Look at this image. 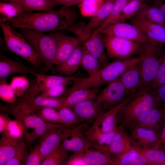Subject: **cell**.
<instances>
[{
	"label": "cell",
	"mask_w": 165,
	"mask_h": 165,
	"mask_svg": "<svg viewBox=\"0 0 165 165\" xmlns=\"http://www.w3.org/2000/svg\"><path fill=\"white\" fill-rule=\"evenodd\" d=\"M76 9L73 7L46 12L22 14L10 20L13 28H26L40 32L68 30L78 18Z\"/></svg>",
	"instance_id": "cell-1"
},
{
	"label": "cell",
	"mask_w": 165,
	"mask_h": 165,
	"mask_svg": "<svg viewBox=\"0 0 165 165\" xmlns=\"http://www.w3.org/2000/svg\"><path fill=\"white\" fill-rule=\"evenodd\" d=\"M3 107L6 112L19 121L24 127V137L30 148L34 142L47 130L65 125L51 123L38 115L22 97L14 104ZM32 150V149H31Z\"/></svg>",
	"instance_id": "cell-2"
},
{
	"label": "cell",
	"mask_w": 165,
	"mask_h": 165,
	"mask_svg": "<svg viewBox=\"0 0 165 165\" xmlns=\"http://www.w3.org/2000/svg\"><path fill=\"white\" fill-rule=\"evenodd\" d=\"M162 107L161 102L154 89L138 90L119 111L118 123L128 128L141 114L153 108Z\"/></svg>",
	"instance_id": "cell-3"
},
{
	"label": "cell",
	"mask_w": 165,
	"mask_h": 165,
	"mask_svg": "<svg viewBox=\"0 0 165 165\" xmlns=\"http://www.w3.org/2000/svg\"><path fill=\"white\" fill-rule=\"evenodd\" d=\"M19 29L20 33L43 63L45 68L42 73L45 74L53 66L61 33L45 34L31 29Z\"/></svg>",
	"instance_id": "cell-4"
},
{
	"label": "cell",
	"mask_w": 165,
	"mask_h": 165,
	"mask_svg": "<svg viewBox=\"0 0 165 165\" xmlns=\"http://www.w3.org/2000/svg\"><path fill=\"white\" fill-rule=\"evenodd\" d=\"M7 21L0 22L7 48L31 63L42 73L44 64L23 36L15 31Z\"/></svg>",
	"instance_id": "cell-5"
},
{
	"label": "cell",
	"mask_w": 165,
	"mask_h": 165,
	"mask_svg": "<svg viewBox=\"0 0 165 165\" xmlns=\"http://www.w3.org/2000/svg\"><path fill=\"white\" fill-rule=\"evenodd\" d=\"M162 46L154 44L148 41L142 44L139 53L141 83L139 90L151 89V84L156 75L163 53Z\"/></svg>",
	"instance_id": "cell-6"
},
{
	"label": "cell",
	"mask_w": 165,
	"mask_h": 165,
	"mask_svg": "<svg viewBox=\"0 0 165 165\" xmlns=\"http://www.w3.org/2000/svg\"><path fill=\"white\" fill-rule=\"evenodd\" d=\"M102 35L106 53L109 58L124 60L139 53L142 44L116 36Z\"/></svg>",
	"instance_id": "cell-7"
},
{
	"label": "cell",
	"mask_w": 165,
	"mask_h": 165,
	"mask_svg": "<svg viewBox=\"0 0 165 165\" xmlns=\"http://www.w3.org/2000/svg\"><path fill=\"white\" fill-rule=\"evenodd\" d=\"M129 95L119 77L107 84L97 96L96 101L105 112L113 108Z\"/></svg>",
	"instance_id": "cell-8"
},
{
	"label": "cell",
	"mask_w": 165,
	"mask_h": 165,
	"mask_svg": "<svg viewBox=\"0 0 165 165\" xmlns=\"http://www.w3.org/2000/svg\"><path fill=\"white\" fill-rule=\"evenodd\" d=\"M130 40L141 44L148 41L145 34L138 27L124 22L116 21L108 25L100 32Z\"/></svg>",
	"instance_id": "cell-9"
},
{
	"label": "cell",
	"mask_w": 165,
	"mask_h": 165,
	"mask_svg": "<svg viewBox=\"0 0 165 165\" xmlns=\"http://www.w3.org/2000/svg\"><path fill=\"white\" fill-rule=\"evenodd\" d=\"M90 123L86 122L69 128L64 135L61 145L66 150L74 153H82L89 148L85 133Z\"/></svg>",
	"instance_id": "cell-10"
},
{
	"label": "cell",
	"mask_w": 165,
	"mask_h": 165,
	"mask_svg": "<svg viewBox=\"0 0 165 165\" xmlns=\"http://www.w3.org/2000/svg\"><path fill=\"white\" fill-rule=\"evenodd\" d=\"M35 80L30 84L27 91L30 96H35L61 83L68 81L74 82L80 78L75 75L69 76L47 75L40 73H37Z\"/></svg>",
	"instance_id": "cell-11"
},
{
	"label": "cell",
	"mask_w": 165,
	"mask_h": 165,
	"mask_svg": "<svg viewBox=\"0 0 165 165\" xmlns=\"http://www.w3.org/2000/svg\"><path fill=\"white\" fill-rule=\"evenodd\" d=\"M73 126L64 125L52 128L40 137L38 145L42 161L47 156L60 146L66 132L69 128Z\"/></svg>",
	"instance_id": "cell-12"
},
{
	"label": "cell",
	"mask_w": 165,
	"mask_h": 165,
	"mask_svg": "<svg viewBox=\"0 0 165 165\" xmlns=\"http://www.w3.org/2000/svg\"><path fill=\"white\" fill-rule=\"evenodd\" d=\"M130 20L145 34L149 41L157 45H165V26L152 23L139 14Z\"/></svg>",
	"instance_id": "cell-13"
},
{
	"label": "cell",
	"mask_w": 165,
	"mask_h": 165,
	"mask_svg": "<svg viewBox=\"0 0 165 165\" xmlns=\"http://www.w3.org/2000/svg\"><path fill=\"white\" fill-rule=\"evenodd\" d=\"M165 124V109L157 108L150 109L139 116L128 128L142 127L160 131Z\"/></svg>",
	"instance_id": "cell-14"
},
{
	"label": "cell",
	"mask_w": 165,
	"mask_h": 165,
	"mask_svg": "<svg viewBox=\"0 0 165 165\" xmlns=\"http://www.w3.org/2000/svg\"><path fill=\"white\" fill-rule=\"evenodd\" d=\"M129 130V135L134 147L143 149L157 148L160 131L140 127Z\"/></svg>",
	"instance_id": "cell-15"
},
{
	"label": "cell",
	"mask_w": 165,
	"mask_h": 165,
	"mask_svg": "<svg viewBox=\"0 0 165 165\" xmlns=\"http://www.w3.org/2000/svg\"><path fill=\"white\" fill-rule=\"evenodd\" d=\"M132 95L127 97L112 109L102 113L89 128L105 133L116 130L118 127L117 119L118 113L127 103Z\"/></svg>",
	"instance_id": "cell-16"
},
{
	"label": "cell",
	"mask_w": 165,
	"mask_h": 165,
	"mask_svg": "<svg viewBox=\"0 0 165 165\" xmlns=\"http://www.w3.org/2000/svg\"><path fill=\"white\" fill-rule=\"evenodd\" d=\"M38 73H40V71L35 67L28 66L20 61L0 54V79H6L10 76L17 74H30L35 76Z\"/></svg>",
	"instance_id": "cell-17"
},
{
	"label": "cell",
	"mask_w": 165,
	"mask_h": 165,
	"mask_svg": "<svg viewBox=\"0 0 165 165\" xmlns=\"http://www.w3.org/2000/svg\"><path fill=\"white\" fill-rule=\"evenodd\" d=\"M116 0H104L100 8L93 15L88 23L80 28L78 36L82 37L84 40L95 28L100 25L109 16Z\"/></svg>",
	"instance_id": "cell-18"
},
{
	"label": "cell",
	"mask_w": 165,
	"mask_h": 165,
	"mask_svg": "<svg viewBox=\"0 0 165 165\" xmlns=\"http://www.w3.org/2000/svg\"><path fill=\"white\" fill-rule=\"evenodd\" d=\"M129 135L122 125L118 126L116 134L105 153L109 156L113 160L116 156L134 148Z\"/></svg>",
	"instance_id": "cell-19"
},
{
	"label": "cell",
	"mask_w": 165,
	"mask_h": 165,
	"mask_svg": "<svg viewBox=\"0 0 165 165\" xmlns=\"http://www.w3.org/2000/svg\"><path fill=\"white\" fill-rule=\"evenodd\" d=\"M102 34L93 30L89 36L82 41L87 50L99 61L101 68L108 63V57L105 53V47Z\"/></svg>",
	"instance_id": "cell-20"
},
{
	"label": "cell",
	"mask_w": 165,
	"mask_h": 165,
	"mask_svg": "<svg viewBox=\"0 0 165 165\" xmlns=\"http://www.w3.org/2000/svg\"><path fill=\"white\" fill-rule=\"evenodd\" d=\"M82 41V39L81 37H74L61 33L53 66L60 64L64 62Z\"/></svg>",
	"instance_id": "cell-21"
},
{
	"label": "cell",
	"mask_w": 165,
	"mask_h": 165,
	"mask_svg": "<svg viewBox=\"0 0 165 165\" xmlns=\"http://www.w3.org/2000/svg\"><path fill=\"white\" fill-rule=\"evenodd\" d=\"M70 108L83 122L91 123L105 112L94 99L84 101Z\"/></svg>",
	"instance_id": "cell-22"
},
{
	"label": "cell",
	"mask_w": 165,
	"mask_h": 165,
	"mask_svg": "<svg viewBox=\"0 0 165 165\" xmlns=\"http://www.w3.org/2000/svg\"><path fill=\"white\" fill-rule=\"evenodd\" d=\"M83 42L76 46L68 57L62 63L55 65V71L60 75H73L80 66L83 51Z\"/></svg>",
	"instance_id": "cell-23"
},
{
	"label": "cell",
	"mask_w": 165,
	"mask_h": 165,
	"mask_svg": "<svg viewBox=\"0 0 165 165\" xmlns=\"http://www.w3.org/2000/svg\"><path fill=\"white\" fill-rule=\"evenodd\" d=\"M116 130L105 133L89 128L85 132V137L89 148L92 147L96 150L105 153L114 136Z\"/></svg>",
	"instance_id": "cell-24"
},
{
	"label": "cell",
	"mask_w": 165,
	"mask_h": 165,
	"mask_svg": "<svg viewBox=\"0 0 165 165\" xmlns=\"http://www.w3.org/2000/svg\"><path fill=\"white\" fill-rule=\"evenodd\" d=\"M2 134L0 140V165H5L13 157L24 142L22 138H14Z\"/></svg>",
	"instance_id": "cell-25"
},
{
	"label": "cell",
	"mask_w": 165,
	"mask_h": 165,
	"mask_svg": "<svg viewBox=\"0 0 165 165\" xmlns=\"http://www.w3.org/2000/svg\"><path fill=\"white\" fill-rule=\"evenodd\" d=\"M139 62L128 69L119 77L129 95L135 94L140 87L141 75Z\"/></svg>",
	"instance_id": "cell-26"
},
{
	"label": "cell",
	"mask_w": 165,
	"mask_h": 165,
	"mask_svg": "<svg viewBox=\"0 0 165 165\" xmlns=\"http://www.w3.org/2000/svg\"><path fill=\"white\" fill-rule=\"evenodd\" d=\"M97 92L90 88L80 89L70 92L67 91L62 96L64 107L71 108L84 101L94 99Z\"/></svg>",
	"instance_id": "cell-27"
},
{
	"label": "cell",
	"mask_w": 165,
	"mask_h": 165,
	"mask_svg": "<svg viewBox=\"0 0 165 165\" xmlns=\"http://www.w3.org/2000/svg\"><path fill=\"white\" fill-rule=\"evenodd\" d=\"M27 13L29 12L21 1L0 3V22L7 21Z\"/></svg>",
	"instance_id": "cell-28"
},
{
	"label": "cell",
	"mask_w": 165,
	"mask_h": 165,
	"mask_svg": "<svg viewBox=\"0 0 165 165\" xmlns=\"http://www.w3.org/2000/svg\"><path fill=\"white\" fill-rule=\"evenodd\" d=\"M81 154L86 165H115L110 156L96 149L89 148Z\"/></svg>",
	"instance_id": "cell-29"
},
{
	"label": "cell",
	"mask_w": 165,
	"mask_h": 165,
	"mask_svg": "<svg viewBox=\"0 0 165 165\" xmlns=\"http://www.w3.org/2000/svg\"><path fill=\"white\" fill-rule=\"evenodd\" d=\"M30 105L35 107H48L55 108L57 110L64 107L63 97L54 98L41 96L33 97L21 96Z\"/></svg>",
	"instance_id": "cell-30"
},
{
	"label": "cell",
	"mask_w": 165,
	"mask_h": 165,
	"mask_svg": "<svg viewBox=\"0 0 165 165\" xmlns=\"http://www.w3.org/2000/svg\"><path fill=\"white\" fill-rule=\"evenodd\" d=\"M80 66L87 72L90 77L95 76L102 68L98 60L89 52L84 45Z\"/></svg>",
	"instance_id": "cell-31"
},
{
	"label": "cell",
	"mask_w": 165,
	"mask_h": 165,
	"mask_svg": "<svg viewBox=\"0 0 165 165\" xmlns=\"http://www.w3.org/2000/svg\"><path fill=\"white\" fill-rule=\"evenodd\" d=\"M138 14L152 23L165 26V16L156 6L146 3Z\"/></svg>",
	"instance_id": "cell-32"
},
{
	"label": "cell",
	"mask_w": 165,
	"mask_h": 165,
	"mask_svg": "<svg viewBox=\"0 0 165 165\" xmlns=\"http://www.w3.org/2000/svg\"><path fill=\"white\" fill-rule=\"evenodd\" d=\"M29 13L33 11L46 12L54 10L53 0H22Z\"/></svg>",
	"instance_id": "cell-33"
},
{
	"label": "cell",
	"mask_w": 165,
	"mask_h": 165,
	"mask_svg": "<svg viewBox=\"0 0 165 165\" xmlns=\"http://www.w3.org/2000/svg\"><path fill=\"white\" fill-rule=\"evenodd\" d=\"M132 0H116L108 17L95 30L100 32L105 27L113 22L118 21L121 12L125 6Z\"/></svg>",
	"instance_id": "cell-34"
},
{
	"label": "cell",
	"mask_w": 165,
	"mask_h": 165,
	"mask_svg": "<svg viewBox=\"0 0 165 165\" xmlns=\"http://www.w3.org/2000/svg\"><path fill=\"white\" fill-rule=\"evenodd\" d=\"M146 4L145 0H132L123 9L118 21L124 22L135 16Z\"/></svg>",
	"instance_id": "cell-35"
},
{
	"label": "cell",
	"mask_w": 165,
	"mask_h": 165,
	"mask_svg": "<svg viewBox=\"0 0 165 165\" xmlns=\"http://www.w3.org/2000/svg\"><path fill=\"white\" fill-rule=\"evenodd\" d=\"M69 157L68 151L61 145L47 156L41 165H59L63 163Z\"/></svg>",
	"instance_id": "cell-36"
},
{
	"label": "cell",
	"mask_w": 165,
	"mask_h": 165,
	"mask_svg": "<svg viewBox=\"0 0 165 165\" xmlns=\"http://www.w3.org/2000/svg\"><path fill=\"white\" fill-rule=\"evenodd\" d=\"M31 106L38 115L48 122L53 124H63L57 110L48 107Z\"/></svg>",
	"instance_id": "cell-37"
},
{
	"label": "cell",
	"mask_w": 165,
	"mask_h": 165,
	"mask_svg": "<svg viewBox=\"0 0 165 165\" xmlns=\"http://www.w3.org/2000/svg\"><path fill=\"white\" fill-rule=\"evenodd\" d=\"M134 148L138 153L146 157L154 165H165V152L163 151L155 148L143 149Z\"/></svg>",
	"instance_id": "cell-38"
},
{
	"label": "cell",
	"mask_w": 165,
	"mask_h": 165,
	"mask_svg": "<svg viewBox=\"0 0 165 165\" xmlns=\"http://www.w3.org/2000/svg\"><path fill=\"white\" fill-rule=\"evenodd\" d=\"M63 124L68 126L84 122L79 119L70 108L63 107L58 110Z\"/></svg>",
	"instance_id": "cell-39"
},
{
	"label": "cell",
	"mask_w": 165,
	"mask_h": 165,
	"mask_svg": "<svg viewBox=\"0 0 165 165\" xmlns=\"http://www.w3.org/2000/svg\"><path fill=\"white\" fill-rule=\"evenodd\" d=\"M10 85L16 96L19 97L23 95L29 88V82L24 76L13 77Z\"/></svg>",
	"instance_id": "cell-40"
},
{
	"label": "cell",
	"mask_w": 165,
	"mask_h": 165,
	"mask_svg": "<svg viewBox=\"0 0 165 165\" xmlns=\"http://www.w3.org/2000/svg\"><path fill=\"white\" fill-rule=\"evenodd\" d=\"M24 130L23 125L19 121L10 119L8 122L5 134L13 138H22L24 136Z\"/></svg>",
	"instance_id": "cell-41"
},
{
	"label": "cell",
	"mask_w": 165,
	"mask_h": 165,
	"mask_svg": "<svg viewBox=\"0 0 165 165\" xmlns=\"http://www.w3.org/2000/svg\"><path fill=\"white\" fill-rule=\"evenodd\" d=\"M6 79H0V97L3 101L12 104L16 101V95Z\"/></svg>",
	"instance_id": "cell-42"
},
{
	"label": "cell",
	"mask_w": 165,
	"mask_h": 165,
	"mask_svg": "<svg viewBox=\"0 0 165 165\" xmlns=\"http://www.w3.org/2000/svg\"><path fill=\"white\" fill-rule=\"evenodd\" d=\"M73 82H66L41 93L39 95L47 97L57 98L62 97L67 90V86L71 84Z\"/></svg>",
	"instance_id": "cell-43"
},
{
	"label": "cell",
	"mask_w": 165,
	"mask_h": 165,
	"mask_svg": "<svg viewBox=\"0 0 165 165\" xmlns=\"http://www.w3.org/2000/svg\"><path fill=\"white\" fill-rule=\"evenodd\" d=\"M165 84V49L162 56L156 75L150 88L155 89Z\"/></svg>",
	"instance_id": "cell-44"
},
{
	"label": "cell",
	"mask_w": 165,
	"mask_h": 165,
	"mask_svg": "<svg viewBox=\"0 0 165 165\" xmlns=\"http://www.w3.org/2000/svg\"><path fill=\"white\" fill-rule=\"evenodd\" d=\"M104 0H84L80 4L82 13L94 14L102 4Z\"/></svg>",
	"instance_id": "cell-45"
},
{
	"label": "cell",
	"mask_w": 165,
	"mask_h": 165,
	"mask_svg": "<svg viewBox=\"0 0 165 165\" xmlns=\"http://www.w3.org/2000/svg\"><path fill=\"white\" fill-rule=\"evenodd\" d=\"M26 144L24 142L15 156L8 160L5 165H20L23 163L26 154Z\"/></svg>",
	"instance_id": "cell-46"
},
{
	"label": "cell",
	"mask_w": 165,
	"mask_h": 165,
	"mask_svg": "<svg viewBox=\"0 0 165 165\" xmlns=\"http://www.w3.org/2000/svg\"><path fill=\"white\" fill-rule=\"evenodd\" d=\"M42 162L41 154L38 145L31 151L28 156L25 164L26 165H39Z\"/></svg>",
	"instance_id": "cell-47"
},
{
	"label": "cell",
	"mask_w": 165,
	"mask_h": 165,
	"mask_svg": "<svg viewBox=\"0 0 165 165\" xmlns=\"http://www.w3.org/2000/svg\"><path fill=\"white\" fill-rule=\"evenodd\" d=\"M129 165H154L146 157L137 152L131 154L129 159Z\"/></svg>",
	"instance_id": "cell-48"
},
{
	"label": "cell",
	"mask_w": 165,
	"mask_h": 165,
	"mask_svg": "<svg viewBox=\"0 0 165 165\" xmlns=\"http://www.w3.org/2000/svg\"><path fill=\"white\" fill-rule=\"evenodd\" d=\"M137 152L134 148L115 157L113 159L115 165H129V159L132 153Z\"/></svg>",
	"instance_id": "cell-49"
},
{
	"label": "cell",
	"mask_w": 165,
	"mask_h": 165,
	"mask_svg": "<svg viewBox=\"0 0 165 165\" xmlns=\"http://www.w3.org/2000/svg\"><path fill=\"white\" fill-rule=\"evenodd\" d=\"M65 164L68 165H86L82 157L81 153H76L68 158Z\"/></svg>",
	"instance_id": "cell-50"
},
{
	"label": "cell",
	"mask_w": 165,
	"mask_h": 165,
	"mask_svg": "<svg viewBox=\"0 0 165 165\" xmlns=\"http://www.w3.org/2000/svg\"><path fill=\"white\" fill-rule=\"evenodd\" d=\"M154 89L160 100L162 108L165 109V84Z\"/></svg>",
	"instance_id": "cell-51"
},
{
	"label": "cell",
	"mask_w": 165,
	"mask_h": 165,
	"mask_svg": "<svg viewBox=\"0 0 165 165\" xmlns=\"http://www.w3.org/2000/svg\"><path fill=\"white\" fill-rule=\"evenodd\" d=\"M10 119L6 114H0V133L5 134L8 121Z\"/></svg>",
	"instance_id": "cell-52"
},
{
	"label": "cell",
	"mask_w": 165,
	"mask_h": 165,
	"mask_svg": "<svg viewBox=\"0 0 165 165\" xmlns=\"http://www.w3.org/2000/svg\"><path fill=\"white\" fill-rule=\"evenodd\" d=\"M165 143V124L162 128L160 133L157 147L160 149L161 145Z\"/></svg>",
	"instance_id": "cell-53"
},
{
	"label": "cell",
	"mask_w": 165,
	"mask_h": 165,
	"mask_svg": "<svg viewBox=\"0 0 165 165\" xmlns=\"http://www.w3.org/2000/svg\"><path fill=\"white\" fill-rule=\"evenodd\" d=\"M153 5L159 8L165 16V0H152Z\"/></svg>",
	"instance_id": "cell-54"
},
{
	"label": "cell",
	"mask_w": 165,
	"mask_h": 165,
	"mask_svg": "<svg viewBox=\"0 0 165 165\" xmlns=\"http://www.w3.org/2000/svg\"><path fill=\"white\" fill-rule=\"evenodd\" d=\"M73 0H53L54 6H63L65 7Z\"/></svg>",
	"instance_id": "cell-55"
},
{
	"label": "cell",
	"mask_w": 165,
	"mask_h": 165,
	"mask_svg": "<svg viewBox=\"0 0 165 165\" xmlns=\"http://www.w3.org/2000/svg\"><path fill=\"white\" fill-rule=\"evenodd\" d=\"M84 0H73L68 4L65 8L72 6L81 3Z\"/></svg>",
	"instance_id": "cell-56"
},
{
	"label": "cell",
	"mask_w": 165,
	"mask_h": 165,
	"mask_svg": "<svg viewBox=\"0 0 165 165\" xmlns=\"http://www.w3.org/2000/svg\"><path fill=\"white\" fill-rule=\"evenodd\" d=\"M21 1H22V0H0L1 2L6 3Z\"/></svg>",
	"instance_id": "cell-57"
},
{
	"label": "cell",
	"mask_w": 165,
	"mask_h": 165,
	"mask_svg": "<svg viewBox=\"0 0 165 165\" xmlns=\"http://www.w3.org/2000/svg\"><path fill=\"white\" fill-rule=\"evenodd\" d=\"M160 149L165 152V143L162 145Z\"/></svg>",
	"instance_id": "cell-58"
}]
</instances>
